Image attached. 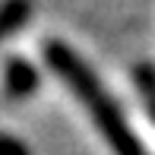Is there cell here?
Returning a JSON list of instances; mask_svg holds the SVG:
<instances>
[{
	"label": "cell",
	"instance_id": "6da1fadb",
	"mask_svg": "<svg viewBox=\"0 0 155 155\" xmlns=\"http://www.w3.org/2000/svg\"><path fill=\"white\" fill-rule=\"evenodd\" d=\"M45 60L54 73L70 86V92L89 108V117L98 127V133L104 136V143L114 149V155H143L136 133L130 130V124L124 120L117 101L108 95V89H101L98 76L89 70L86 60H79L73 54V48H67L63 41H48L45 45Z\"/></svg>",
	"mask_w": 155,
	"mask_h": 155
},
{
	"label": "cell",
	"instance_id": "7a4b0ae2",
	"mask_svg": "<svg viewBox=\"0 0 155 155\" xmlns=\"http://www.w3.org/2000/svg\"><path fill=\"white\" fill-rule=\"evenodd\" d=\"M38 86V73H35L32 63H25L22 57H13L6 60V70H3V89L10 98H25L35 92Z\"/></svg>",
	"mask_w": 155,
	"mask_h": 155
},
{
	"label": "cell",
	"instance_id": "3957f363",
	"mask_svg": "<svg viewBox=\"0 0 155 155\" xmlns=\"http://www.w3.org/2000/svg\"><path fill=\"white\" fill-rule=\"evenodd\" d=\"M32 16V0H0V45L19 32Z\"/></svg>",
	"mask_w": 155,
	"mask_h": 155
},
{
	"label": "cell",
	"instance_id": "277c9868",
	"mask_svg": "<svg viewBox=\"0 0 155 155\" xmlns=\"http://www.w3.org/2000/svg\"><path fill=\"white\" fill-rule=\"evenodd\" d=\"M133 79H136L139 92H143V101H146V108H149V117L155 120V67L139 63V67L133 70Z\"/></svg>",
	"mask_w": 155,
	"mask_h": 155
},
{
	"label": "cell",
	"instance_id": "5b68a950",
	"mask_svg": "<svg viewBox=\"0 0 155 155\" xmlns=\"http://www.w3.org/2000/svg\"><path fill=\"white\" fill-rule=\"evenodd\" d=\"M0 155H29V149H25L19 139L6 136V133H0Z\"/></svg>",
	"mask_w": 155,
	"mask_h": 155
}]
</instances>
